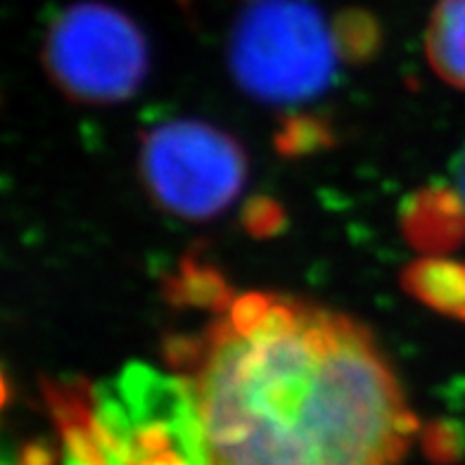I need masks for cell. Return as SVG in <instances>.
<instances>
[{"mask_svg":"<svg viewBox=\"0 0 465 465\" xmlns=\"http://www.w3.org/2000/svg\"><path fill=\"white\" fill-rule=\"evenodd\" d=\"M428 60L441 81L465 91V0H440L430 17Z\"/></svg>","mask_w":465,"mask_h":465,"instance_id":"52a82bcc","label":"cell"},{"mask_svg":"<svg viewBox=\"0 0 465 465\" xmlns=\"http://www.w3.org/2000/svg\"><path fill=\"white\" fill-rule=\"evenodd\" d=\"M138 172L157 207L203 221L235 203L245 185L247 160L226 131L197 119H176L143 135Z\"/></svg>","mask_w":465,"mask_h":465,"instance_id":"277c9868","label":"cell"},{"mask_svg":"<svg viewBox=\"0 0 465 465\" xmlns=\"http://www.w3.org/2000/svg\"><path fill=\"white\" fill-rule=\"evenodd\" d=\"M335 36L344 57L366 60L378 48L380 31L371 15L361 13V10H349L337 19Z\"/></svg>","mask_w":465,"mask_h":465,"instance_id":"9c48e42d","label":"cell"},{"mask_svg":"<svg viewBox=\"0 0 465 465\" xmlns=\"http://www.w3.org/2000/svg\"><path fill=\"white\" fill-rule=\"evenodd\" d=\"M337 57L335 26L309 0H252L228 45L238 86L271 104L316 98L335 79Z\"/></svg>","mask_w":465,"mask_h":465,"instance_id":"7a4b0ae2","label":"cell"},{"mask_svg":"<svg viewBox=\"0 0 465 465\" xmlns=\"http://www.w3.org/2000/svg\"><path fill=\"white\" fill-rule=\"evenodd\" d=\"M323 141V129L312 122L297 124V126H288V131L281 135V150L282 153H302L309 150L312 143Z\"/></svg>","mask_w":465,"mask_h":465,"instance_id":"30bf717a","label":"cell"},{"mask_svg":"<svg viewBox=\"0 0 465 465\" xmlns=\"http://www.w3.org/2000/svg\"><path fill=\"white\" fill-rule=\"evenodd\" d=\"M169 290H172V300L181 304L209 306L219 312H226L231 306V292H228L226 281L219 276V271L203 266L193 259L181 266V273L173 278Z\"/></svg>","mask_w":465,"mask_h":465,"instance_id":"ba28073f","label":"cell"},{"mask_svg":"<svg viewBox=\"0 0 465 465\" xmlns=\"http://www.w3.org/2000/svg\"><path fill=\"white\" fill-rule=\"evenodd\" d=\"M401 228L420 252H449L465 240V204L456 190L435 183L418 190L401 207Z\"/></svg>","mask_w":465,"mask_h":465,"instance_id":"5b68a950","label":"cell"},{"mask_svg":"<svg viewBox=\"0 0 465 465\" xmlns=\"http://www.w3.org/2000/svg\"><path fill=\"white\" fill-rule=\"evenodd\" d=\"M453 172H456V185H459V195L465 204V147L460 150L459 160L453 164Z\"/></svg>","mask_w":465,"mask_h":465,"instance_id":"8fae6325","label":"cell"},{"mask_svg":"<svg viewBox=\"0 0 465 465\" xmlns=\"http://www.w3.org/2000/svg\"><path fill=\"white\" fill-rule=\"evenodd\" d=\"M41 55L48 76L67 98L91 104L129 100L150 67L138 25L103 3H76L57 13Z\"/></svg>","mask_w":465,"mask_h":465,"instance_id":"3957f363","label":"cell"},{"mask_svg":"<svg viewBox=\"0 0 465 465\" xmlns=\"http://www.w3.org/2000/svg\"><path fill=\"white\" fill-rule=\"evenodd\" d=\"M401 285L420 304L465 323V262L425 257L409 263Z\"/></svg>","mask_w":465,"mask_h":465,"instance_id":"8992f818","label":"cell"},{"mask_svg":"<svg viewBox=\"0 0 465 465\" xmlns=\"http://www.w3.org/2000/svg\"><path fill=\"white\" fill-rule=\"evenodd\" d=\"M172 361L214 465H397L418 432L373 335L292 297L240 294Z\"/></svg>","mask_w":465,"mask_h":465,"instance_id":"6da1fadb","label":"cell"}]
</instances>
